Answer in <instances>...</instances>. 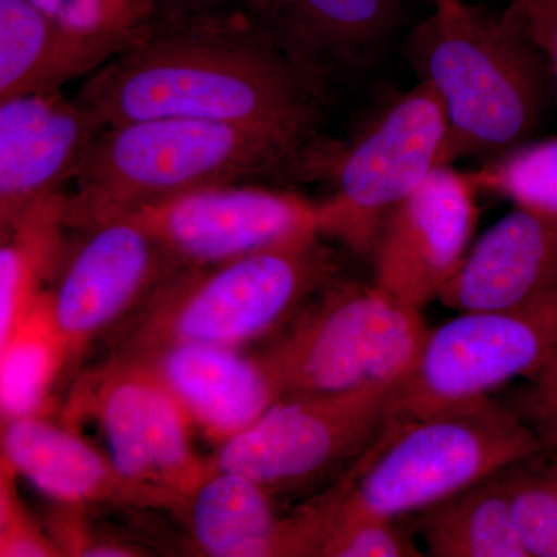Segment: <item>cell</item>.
<instances>
[{
	"label": "cell",
	"instance_id": "8992f818",
	"mask_svg": "<svg viewBox=\"0 0 557 557\" xmlns=\"http://www.w3.org/2000/svg\"><path fill=\"white\" fill-rule=\"evenodd\" d=\"M429 330L421 309L375 282L338 277L259 357L281 398L339 394L405 380Z\"/></svg>",
	"mask_w": 557,
	"mask_h": 557
},
{
	"label": "cell",
	"instance_id": "ac0fdd59",
	"mask_svg": "<svg viewBox=\"0 0 557 557\" xmlns=\"http://www.w3.org/2000/svg\"><path fill=\"white\" fill-rule=\"evenodd\" d=\"M557 289V220L516 205L471 248L440 295L446 309L519 306Z\"/></svg>",
	"mask_w": 557,
	"mask_h": 557
},
{
	"label": "cell",
	"instance_id": "e0dca14e",
	"mask_svg": "<svg viewBox=\"0 0 557 557\" xmlns=\"http://www.w3.org/2000/svg\"><path fill=\"white\" fill-rule=\"evenodd\" d=\"M132 359L149 366L193 426L219 445L255 423L281 398L259 355H245L242 348L185 343Z\"/></svg>",
	"mask_w": 557,
	"mask_h": 557
},
{
	"label": "cell",
	"instance_id": "44dd1931",
	"mask_svg": "<svg viewBox=\"0 0 557 557\" xmlns=\"http://www.w3.org/2000/svg\"><path fill=\"white\" fill-rule=\"evenodd\" d=\"M412 516L426 556L530 557L500 471Z\"/></svg>",
	"mask_w": 557,
	"mask_h": 557
},
{
	"label": "cell",
	"instance_id": "4dcf8cb0",
	"mask_svg": "<svg viewBox=\"0 0 557 557\" xmlns=\"http://www.w3.org/2000/svg\"><path fill=\"white\" fill-rule=\"evenodd\" d=\"M518 9L528 35L544 51L557 98V0H508Z\"/></svg>",
	"mask_w": 557,
	"mask_h": 557
},
{
	"label": "cell",
	"instance_id": "cb8c5ba5",
	"mask_svg": "<svg viewBox=\"0 0 557 557\" xmlns=\"http://www.w3.org/2000/svg\"><path fill=\"white\" fill-rule=\"evenodd\" d=\"M500 475L528 555L557 557V449H537Z\"/></svg>",
	"mask_w": 557,
	"mask_h": 557
},
{
	"label": "cell",
	"instance_id": "1f68e13d",
	"mask_svg": "<svg viewBox=\"0 0 557 557\" xmlns=\"http://www.w3.org/2000/svg\"><path fill=\"white\" fill-rule=\"evenodd\" d=\"M248 0H161L159 13L194 14L231 9H244Z\"/></svg>",
	"mask_w": 557,
	"mask_h": 557
},
{
	"label": "cell",
	"instance_id": "5b68a950",
	"mask_svg": "<svg viewBox=\"0 0 557 557\" xmlns=\"http://www.w3.org/2000/svg\"><path fill=\"white\" fill-rule=\"evenodd\" d=\"M541 448L522 418L493 395L412 420L386 418L336 480L335 516L409 518Z\"/></svg>",
	"mask_w": 557,
	"mask_h": 557
},
{
	"label": "cell",
	"instance_id": "8fae6325",
	"mask_svg": "<svg viewBox=\"0 0 557 557\" xmlns=\"http://www.w3.org/2000/svg\"><path fill=\"white\" fill-rule=\"evenodd\" d=\"M73 233L46 292L65 376L95 343L112 338L134 318L174 271L152 234L131 215Z\"/></svg>",
	"mask_w": 557,
	"mask_h": 557
},
{
	"label": "cell",
	"instance_id": "2e32d148",
	"mask_svg": "<svg viewBox=\"0 0 557 557\" xmlns=\"http://www.w3.org/2000/svg\"><path fill=\"white\" fill-rule=\"evenodd\" d=\"M403 0H248L245 10L293 61L329 84L368 67Z\"/></svg>",
	"mask_w": 557,
	"mask_h": 557
},
{
	"label": "cell",
	"instance_id": "603a6c76",
	"mask_svg": "<svg viewBox=\"0 0 557 557\" xmlns=\"http://www.w3.org/2000/svg\"><path fill=\"white\" fill-rule=\"evenodd\" d=\"M65 357L51 322L46 293L0 344V409L2 423L40 416L60 376Z\"/></svg>",
	"mask_w": 557,
	"mask_h": 557
},
{
	"label": "cell",
	"instance_id": "484cf974",
	"mask_svg": "<svg viewBox=\"0 0 557 557\" xmlns=\"http://www.w3.org/2000/svg\"><path fill=\"white\" fill-rule=\"evenodd\" d=\"M405 518L335 516L317 557H421Z\"/></svg>",
	"mask_w": 557,
	"mask_h": 557
},
{
	"label": "cell",
	"instance_id": "7c38bea8",
	"mask_svg": "<svg viewBox=\"0 0 557 557\" xmlns=\"http://www.w3.org/2000/svg\"><path fill=\"white\" fill-rule=\"evenodd\" d=\"M172 269L208 267L289 244L318 230L317 201L252 182L190 190L132 212Z\"/></svg>",
	"mask_w": 557,
	"mask_h": 557
},
{
	"label": "cell",
	"instance_id": "d6986e66",
	"mask_svg": "<svg viewBox=\"0 0 557 557\" xmlns=\"http://www.w3.org/2000/svg\"><path fill=\"white\" fill-rule=\"evenodd\" d=\"M0 457L53 500L159 509L145 491L121 478L106 453L69 424L50 423L40 416L7 421Z\"/></svg>",
	"mask_w": 557,
	"mask_h": 557
},
{
	"label": "cell",
	"instance_id": "30bf717a",
	"mask_svg": "<svg viewBox=\"0 0 557 557\" xmlns=\"http://www.w3.org/2000/svg\"><path fill=\"white\" fill-rule=\"evenodd\" d=\"M557 350V289L505 309L461 311L437 329L392 399L412 420L530 379Z\"/></svg>",
	"mask_w": 557,
	"mask_h": 557
},
{
	"label": "cell",
	"instance_id": "52a82bcc",
	"mask_svg": "<svg viewBox=\"0 0 557 557\" xmlns=\"http://www.w3.org/2000/svg\"><path fill=\"white\" fill-rule=\"evenodd\" d=\"M446 132L445 108L426 81L395 97L336 152L327 172L332 194L317 201L319 234L372 258L392 212L442 164Z\"/></svg>",
	"mask_w": 557,
	"mask_h": 557
},
{
	"label": "cell",
	"instance_id": "f546056e",
	"mask_svg": "<svg viewBox=\"0 0 557 557\" xmlns=\"http://www.w3.org/2000/svg\"><path fill=\"white\" fill-rule=\"evenodd\" d=\"M527 381L500 398L522 418L544 448L557 449V381Z\"/></svg>",
	"mask_w": 557,
	"mask_h": 557
},
{
	"label": "cell",
	"instance_id": "6da1fadb",
	"mask_svg": "<svg viewBox=\"0 0 557 557\" xmlns=\"http://www.w3.org/2000/svg\"><path fill=\"white\" fill-rule=\"evenodd\" d=\"M327 91L247 10L231 9L157 14L75 98L106 126L175 116L324 143Z\"/></svg>",
	"mask_w": 557,
	"mask_h": 557
},
{
	"label": "cell",
	"instance_id": "4fadbf2b",
	"mask_svg": "<svg viewBox=\"0 0 557 557\" xmlns=\"http://www.w3.org/2000/svg\"><path fill=\"white\" fill-rule=\"evenodd\" d=\"M478 194L469 172L438 164L384 223L373 282L417 309L438 299L471 248Z\"/></svg>",
	"mask_w": 557,
	"mask_h": 557
},
{
	"label": "cell",
	"instance_id": "ba28073f",
	"mask_svg": "<svg viewBox=\"0 0 557 557\" xmlns=\"http://www.w3.org/2000/svg\"><path fill=\"white\" fill-rule=\"evenodd\" d=\"M70 403L72 416L95 418L110 463L159 509L177 512L207 478L188 413L145 362L110 355L79 376Z\"/></svg>",
	"mask_w": 557,
	"mask_h": 557
},
{
	"label": "cell",
	"instance_id": "5bb4252c",
	"mask_svg": "<svg viewBox=\"0 0 557 557\" xmlns=\"http://www.w3.org/2000/svg\"><path fill=\"white\" fill-rule=\"evenodd\" d=\"M106 127L97 113L61 91L0 101V231L64 193Z\"/></svg>",
	"mask_w": 557,
	"mask_h": 557
},
{
	"label": "cell",
	"instance_id": "3957f363",
	"mask_svg": "<svg viewBox=\"0 0 557 557\" xmlns=\"http://www.w3.org/2000/svg\"><path fill=\"white\" fill-rule=\"evenodd\" d=\"M432 7L410 33L406 58L445 108L442 164L486 163L534 139L556 91L518 9L508 2L490 13L463 0Z\"/></svg>",
	"mask_w": 557,
	"mask_h": 557
},
{
	"label": "cell",
	"instance_id": "d6a6232c",
	"mask_svg": "<svg viewBox=\"0 0 557 557\" xmlns=\"http://www.w3.org/2000/svg\"><path fill=\"white\" fill-rule=\"evenodd\" d=\"M528 380L536 381V383H556V381H557V350Z\"/></svg>",
	"mask_w": 557,
	"mask_h": 557
},
{
	"label": "cell",
	"instance_id": "ffe728a7",
	"mask_svg": "<svg viewBox=\"0 0 557 557\" xmlns=\"http://www.w3.org/2000/svg\"><path fill=\"white\" fill-rule=\"evenodd\" d=\"M139 33L79 35L32 0H0V101L60 91L69 81L108 64Z\"/></svg>",
	"mask_w": 557,
	"mask_h": 557
},
{
	"label": "cell",
	"instance_id": "9a60e30c",
	"mask_svg": "<svg viewBox=\"0 0 557 557\" xmlns=\"http://www.w3.org/2000/svg\"><path fill=\"white\" fill-rule=\"evenodd\" d=\"M177 515L190 547L211 557H317L332 525L327 494L278 516L274 496L255 480L209 467Z\"/></svg>",
	"mask_w": 557,
	"mask_h": 557
},
{
	"label": "cell",
	"instance_id": "83f0119b",
	"mask_svg": "<svg viewBox=\"0 0 557 557\" xmlns=\"http://www.w3.org/2000/svg\"><path fill=\"white\" fill-rule=\"evenodd\" d=\"M90 505L53 500L46 509L44 527L61 557L152 556L137 542L98 525L89 515Z\"/></svg>",
	"mask_w": 557,
	"mask_h": 557
},
{
	"label": "cell",
	"instance_id": "d4e9b609",
	"mask_svg": "<svg viewBox=\"0 0 557 557\" xmlns=\"http://www.w3.org/2000/svg\"><path fill=\"white\" fill-rule=\"evenodd\" d=\"M475 188L557 220V137L531 139L469 171Z\"/></svg>",
	"mask_w": 557,
	"mask_h": 557
},
{
	"label": "cell",
	"instance_id": "836d02e7",
	"mask_svg": "<svg viewBox=\"0 0 557 557\" xmlns=\"http://www.w3.org/2000/svg\"><path fill=\"white\" fill-rule=\"evenodd\" d=\"M432 5H438V3L446 2V0H431Z\"/></svg>",
	"mask_w": 557,
	"mask_h": 557
},
{
	"label": "cell",
	"instance_id": "9c48e42d",
	"mask_svg": "<svg viewBox=\"0 0 557 557\" xmlns=\"http://www.w3.org/2000/svg\"><path fill=\"white\" fill-rule=\"evenodd\" d=\"M405 380L277 399L255 423L219 445L208 465L255 480L273 496L317 485L369 448Z\"/></svg>",
	"mask_w": 557,
	"mask_h": 557
},
{
	"label": "cell",
	"instance_id": "7402d4cb",
	"mask_svg": "<svg viewBox=\"0 0 557 557\" xmlns=\"http://www.w3.org/2000/svg\"><path fill=\"white\" fill-rule=\"evenodd\" d=\"M67 193L25 211L0 231V344L49 288L69 244Z\"/></svg>",
	"mask_w": 557,
	"mask_h": 557
},
{
	"label": "cell",
	"instance_id": "7a4b0ae2",
	"mask_svg": "<svg viewBox=\"0 0 557 557\" xmlns=\"http://www.w3.org/2000/svg\"><path fill=\"white\" fill-rule=\"evenodd\" d=\"M335 146L220 121L143 119L95 139L67 193L70 231L124 218L190 190L252 180L325 175Z\"/></svg>",
	"mask_w": 557,
	"mask_h": 557
},
{
	"label": "cell",
	"instance_id": "277c9868",
	"mask_svg": "<svg viewBox=\"0 0 557 557\" xmlns=\"http://www.w3.org/2000/svg\"><path fill=\"white\" fill-rule=\"evenodd\" d=\"M338 274L322 236L174 270L110 338L112 355L139 358L185 343L245 347L281 332Z\"/></svg>",
	"mask_w": 557,
	"mask_h": 557
},
{
	"label": "cell",
	"instance_id": "4316f807",
	"mask_svg": "<svg viewBox=\"0 0 557 557\" xmlns=\"http://www.w3.org/2000/svg\"><path fill=\"white\" fill-rule=\"evenodd\" d=\"M51 20L87 36L137 35L159 14L161 0H32Z\"/></svg>",
	"mask_w": 557,
	"mask_h": 557
},
{
	"label": "cell",
	"instance_id": "f1b7e54d",
	"mask_svg": "<svg viewBox=\"0 0 557 557\" xmlns=\"http://www.w3.org/2000/svg\"><path fill=\"white\" fill-rule=\"evenodd\" d=\"M16 469L0 457V556L61 557L39 522L17 491Z\"/></svg>",
	"mask_w": 557,
	"mask_h": 557
}]
</instances>
